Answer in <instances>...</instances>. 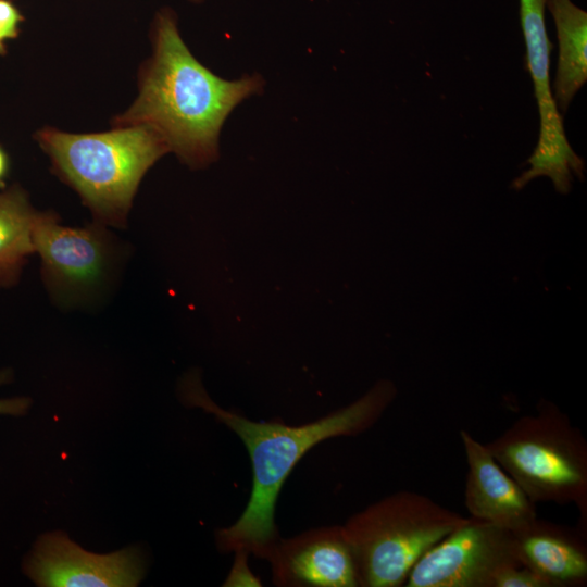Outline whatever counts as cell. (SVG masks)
<instances>
[{"label": "cell", "mask_w": 587, "mask_h": 587, "mask_svg": "<svg viewBox=\"0 0 587 587\" xmlns=\"http://www.w3.org/2000/svg\"><path fill=\"white\" fill-rule=\"evenodd\" d=\"M178 392L185 405L202 409L233 430L251 460L249 501L234 524L215 533L217 549L225 553L246 550L266 560L280 538L274 517L277 499L297 463L321 441L357 436L371 428L392 403L398 390L391 380H378L350 404L301 425L254 422L221 408L210 398L197 372L182 378Z\"/></svg>", "instance_id": "6da1fadb"}, {"label": "cell", "mask_w": 587, "mask_h": 587, "mask_svg": "<svg viewBox=\"0 0 587 587\" xmlns=\"http://www.w3.org/2000/svg\"><path fill=\"white\" fill-rule=\"evenodd\" d=\"M260 76L226 80L196 60L170 11L158 14L153 55L142 66L139 95L114 127L146 126L193 168L217 159L220 130L241 101L262 90Z\"/></svg>", "instance_id": "7a4b0ae2"}, {"label": "cell", "mask_w": 587, "mask_h": 587, "mask_svg": "<svg viewBox=\"0 0 587 587\" xmlns=\"http://www.w3.org/2000/svg\"><path fill=\"white\" fill-rule=\"evenodd\" d=\"M36 138L57 174L101 222L124 225L138 185L168 148L146 126L105 133L68 134L46 127Z\"/></svg>", "instance_id": "3957f363"}, {"label": "cell", "mask_w": 587, "mask_h": 587, "mask_svg": "<svg viewBox=\"0 0 587 587\" xmlns=\"http://www.w3.org/2000/svg\"><path fill=\"white\" fill-rule=\"evenodd\" d=\"M466 520L411 490L388 495L352 514L341 526L359 587L404 586L422 555Z\"/></svg>", "instance_id": "277c9868"}, {"label": "cell", "mask_w": 587, "mask_h": 587, "mask_svg": "<svg viewBox=\"0 0 587 587\" xmlns=\"http://www.w3.org/2000/svg\"><path fill=\"white\" fill-rule=\"evenodd\" d=\"M485 445L533 502L574 503L584 530L587 441L554 403L539 400L536 414L519 417Z\"/></svg>", "instance_id": "5b68a950"}, {"label": "cell", "mask_w": 587, "mask_h": 587, "mask_svg": "<svg viewBox=\"0 0 587 587\" xmlns=\"http://www.w3.org/2000/svg\"><path fill=\"white\" fill-rule=\"evenodd\" d=\"M512 565H522L513 534L469 516L422 555L404 586L492 587L497 574Z\"/></svg>", "instance_id": "8992f818"}, {"label": "cell", "mask_w": 587, "mask_h": 587, "mask_svg": "<svg viewBox=\"0 0 587 587\" xmlns=\"http://www.w3.org/2000/svg\"><path fill=\"white\" fill-rule=\"evenodd\" d=\"M22 571L40 587H134L146 575L147 558L138 547L89 552L64 532L54 530L38 537L23 559Z\"/></svg>", "instance_id": "52a82bcc"}, {"label": "cell", "mask_w": 587, "mask_h": 587, "mask_svg": "<svg viewBox=\"0 0 587 587\" xmlns=\"http://www.w3.org/2000/svg\"><path fill=\"white\" fill-rule=\"evenodd\" d=\"M33 240L47 285L62 297L90 291L105 276L110 248L100 225L63 226L55 214L38 213Z\"/></svg>", "instance_id": "ba28073f"}, {"label": "cell", "mask_w": 587, "mask_h": 587, "mask_svg": "<svg viewBox=\"0 0 587 587\" xmlns=\"http://www.w3.org/2000/svg\"><path fill=\"white\" fill-rule=\"evenodd\" d=\"M280 587H359L357 569L341 525L279 538L266 559Z\"/></svg>", "instance_id": "9c48e42d"}, {"label": "cell", "mask_w": 587, "mask_h": 587, "mask_svg": "<svg viewBox=\"0 0 587 587\" xmlns=\"http://www.w3.org/2000/svg\"><path fill=\"white\" fill-rule=\"evenodd\" d=\"M460 438L467 464L464 503L470 516L513 534L529 526L538 517L536 503L499 465L485 444L464 429Z\"/></svg>", "instance_id": "30bf717a"}, {"label": "cell", "mask_w": 587, "mask_h": 587, "mask_svg": "<svg viewBox=\"0 0 587 587\" xmlns=\"http://www.w3.org/2000/svg\"><path fill=\"white\" fill-rule=\"evenodd\" d=\"M513 538L520 563L548 580L551 587L583 586L587 582V545L580 528L537 517L514 533Z\"/></svg>", "instance_id": "8fae6325"}, {"label": "cell", "mask_w": 587, "mask_h": 587, "mask_svg": "<svg viewBox=\"0 0 587 587\" xmlns=\"http://www.w3.org/2000/svg\"><path fill=\"white\" fill-rule=\"evenodd\" d=\"M559 42L554 100L565 113L587 79V12L571 0H547Z\"/></svg>", "instance_id": "7c38bea8"}, {"label": "cell", "mask_w": 587, "mask_h": 587, "mask_svg": "<svg viewBox=\"0 0 587 587\" xmlns=\"http://www.w3.org/2000/svg\"><path fill=\"white\" fill-rule=\"evenodd\" d=\"M38 213L22 189L0 193V285L12 284L35 252L33 230Z\"/></svg>", "instance_id": "4fadbf2b"}, {"label": "cell", "mask_w": 587, "mask_h": 587, "mask_svg": "<svg viewBox=\"0 0 587 587\" xmlns=\"http://www.w3.org/2000/svg\"><path fill=\"white\" fill-rule=\"evenodd\" d=\"M547 0H520V20L526 46V63L534 83L539 120L560 112L550 88L549 67L552 45L547 35L545 9Z\"/></svg>", "instance_id": "5bb4252c"}, {"label": "cell", "mask_w": 587, "mask_h": 587, "mask_svg": "<svg viewBox=\"0 0 587 587\" xmlns=\"http://www.w3.org/2000/svg\"><path fill=\"white\" fill-rule=\"evenodd\" d=\"M527 164L529 168L512 183L516 190L537 177L547 176L558 192L566 195L572 188L574 176L584 178V160L572 149L565 130L539 133L537 146Z\"/></svg>", "instance_id": "9a60e30c"}, {"label": "cell", "mask_w": 587, "mask_h": 587, "mask_svg": "<svg viewBox=\"0 0 587 587\" xmlns=\"http://www.w3.org/2000/svg\"><path fill=\"white\" fill-rule=\"evenodd\" d=\"M492 587H551V584L524 565H512L497 574Z\"/></svg>", "instance_id": "2e32d148"}, {"label": "cell", "mask_w": 587, "mask_h": 587, "mask_svg": "<svg viewBox=\"0 0 587 587\" xmlns=\"http://www.w3.org/2000/svg\"><path fill=\"white\" fill-rule=\"evenodd\" d=\"M232 567L225 578V587H258L262 586L261 579L251 571L248 560L250 553L246 550L234 552Z\"/></svg>", "instance_id": "e0dca14e"}, {"label": "cell", "mask_w": 587, "mask_h": 587, "mask_svg": "<svg viewBox=\"0 0 587 587\" xmlns=\"http://www.w3.org/2000/svg\"><path fill=\"white\" fill-rule=\"evenodd\" d=\"M23 21V15L11 1L0 0V55L7 53L5 42L18 36Z\"/></svg>", "instance_id": "ac0fdd59"}, {"label": "cell", "mask_w": 587, "mask_h": 587, "mask_svg": "<svg viewBox=\"0 0 587 587\" xmlns=\"http://www.w3.org/2000/svg\"><path fill=\"white\" fill-rule=\"evenodd\" d=\"M13 373L9 369L0 370V386L12 380ZM32 405L28 397H13L0 399V415L23 416Z\"/></svg>", "instance_id": "d6986e66"}, {"label": "cell", "mask_w": 587, "mask_h": 587, "mask_svg": "<svg viewBox=\"0 0 587 587\" xmlns=\"http://www.w3.org/2000/svg\"><path fill=\"white\" fill-rule=\"evenodd\" d=\"M8 157L0 147V188H3L5 186L4 178L8 172Z\"/></svg>", "instance_id": "ffe728a7"}, {"label": "cell", "mask_w": 587, "mask_h": 587, "mask_svg": "<svg viewBox=\"0 0 587 587\" xmlns=\"http://www.w3.org/2000/svg\"><path fill=\"white\" fill-rule=\"evenodd\" d=\"M192 1H195V2H199V1H202V0H192Z\"/></svg>", "instance_id": "44dd1931"}]
</instances>
